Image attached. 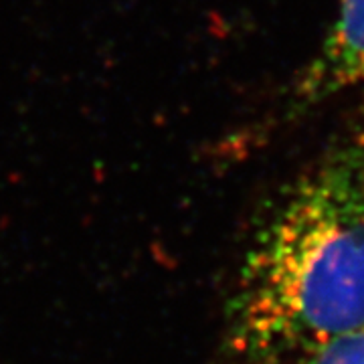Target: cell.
I'll use <instances>...</instances> for the list:
<instances>
[{
  "mask_svg": "<svg viewBox=\"0 0 364 364\" xmlns=\"http://www.w3.org/2000/svg\"><path fill=\"white\" fill-rule=\"evenodd\" d=\"M364 322V132L284 188L241 263L229 342L243 364H298Z\"/></svg>",
  "mask_w": 364,
  "mask_h": 364,
  "instance_id": "1",
  "label": "cell"
},
{
  "mask_svg": "<svg viewBox=\"0 0 364 364\" xmlns=\"http://www.w3.org/2000/svg\"><path fill=\"white\" fill-rule=\"evenodd\" d=\"M364 85V0H338V9L310 61L282 104V122H296Z\"/></svg>",
  "mask_w": 364,
  "mask_h": 364,
  "instance_id": "2",
  "label": "cell"
},
{
  "mask_svg": "<svg viewBox=\"0 0 364 364\" xmlns=\"http://www.w3.org/2000/svg\"><path fill=\"white\" fill-rule=\"evenodd\" d=\"M298 364H364V322L324 342Z\"/></svg>",
  "mask_w": 364,
  "mask_h": 364,
  "instance_id": "3",
  "label": "cell"
}]
</instances>
